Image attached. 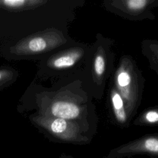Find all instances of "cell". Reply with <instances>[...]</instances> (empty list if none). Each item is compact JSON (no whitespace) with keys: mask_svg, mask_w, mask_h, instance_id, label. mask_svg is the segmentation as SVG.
<instances>
[{"mask_svg":"<svg viewBox=\"0 0 158 158\" xmlns=\"http://www.w3.org/2000/svg\"><path fill=\"white\" fill-rule=\"evenodd\" d=\"M59 41V36L55 32L51 30L40 31L10 45L7 52L15 59L40 56L52 49L57 45Z\"/></svg>","mask_w":158,"mask_h":158,"instance_id":"cell-1","label":"cell"},{"mask_svg":"<svg viewBox=\"0 0 158 158\" xmlns=\"http://www.w3.org/2000/svg\"><path fill=\"white\" fill-rule=\"evenodd\" d=\"M78 57L76 52H67L50 57L47 59L44 65V67L51 69L60 70L69 68L73 65Z\"/></svg>","mask_w":158,"mask_h":158,"instance_id":"cell-2","label":"cell"},{"mask_svg":"<svg viewBox=\"0 0 158 158\" xmlns=\"http://www.w3.org/2000/svg\"><path fill=\"white\" fill-rule=\"evenodd\" d=\"M46 1L43 0H0V8L17 11L36 8Z\"/></svg>","mask_w":158,"mask_h":158,"instance_id":"cell-3","label":"cell"},{"mask_svg":"<svg viewBox=\"0 0 158 158\" xmlns=\"http://www.w3.org/2000/svg\"><path fill=\"white\" fill-rule=\"evenodd\" d=\"M123 152H149L158 154V138H148L141 143L133 145L130 148L123 149Z\"/></svg>","mask_w":158,"mask_h":158,"instance_id":"cell-4","label":"cell"},{"mask_svg":"<svg viewBox=\"0 0 158 158\" xmlns=\"http://www.w3.org/2000/svg\"><path fill=\"white\" fill-rule=\"evenodd\" d=\"M19 76L17 70L10 67H0V90L12 85Z\"/></svg>","mask_w":158,"mask_h":158,"instance_id":"cell-5","label":"cell"},{"mask_svg":"<svg viewBox=\"0 0 158 158\" xmlns=\"http://www.w3.org/2000/svg\"><path fill=\"white\" fill-rule=\"evenodd\" d=\"M112 101L117 118L120 122H124L126 119V115L123 109L122 98L118 93H115L112 95Z\"/></svg>","mask_w":158,"mask_h":158,"instance_id":"cell-6","label":"cell"},{"mask_svg":"<svg viewBox=\"0 0 158 158\" xmlns=\"http://www.w3.org/2000/svg\"><path fill=\"white\" fill-rule=\"evenodd\" d=\"M94 70L98 75H101L105 70V62L103 57L101 56L96 57L94 61Z\"/></svg>","mask_w":158,"mask_h":158,"instance_id":"cell-7","label":"cell"},{"mask_svg":"<svg viewBox=\"0 0 158 158\" xmlns=\"http://www.w3.org/2000/svg\"><path fill=\"white\" fill-rule=\"evenodd\" d=\"M148 1L145 0H130L126 1L128 7L133 10H139L144 8Z\"/></svg>","mask_w":158,"mask_h":158,"instance_id":"cell-8","label":"cell"},{"mask_svg":"<svg viewBox=\"0 0 158 158\" xmlns=\"http://www.w3.org/2000/svg\"><path fill=\"white\" fill-rule=\"evenodd\" d=\"M130 81H131V78L130 75L128 73L125 72H121L117 77L118 83L120 86H122V87H125L128 85L129 83H130Z\"/></svg>","mask_w":158,"mask_h":158,"instance_id":"cell-9","label":"cell"},{"mask_svg":"<svg viewBox=\"0 0 158 158\" xmlns=\"http://www.w3.org/2000/svg\"><path fill=\"white\" fill-rule=\"evenodd\" d=\"M146 118L149 122H156L158 121V113L154 111L149 112L146 115Z\"/></svg>","mask_w":158,"mask_h":158,"instance_id":"cell-10","label":"cell"},{"mask_svg":"<svg viewBox=\"0 0 158 158\" xmlns=\"http://www.w3.org/2000/svg\"><path fill=\"white\" fill-rule=\"evenodd\" d=\"M59 158H70V157L67 156H65V155H62Z\"/></svg>","mask_w":158,"mask_h":158,"instance_id":"cell-11","label":"cell"}]
</instances>
